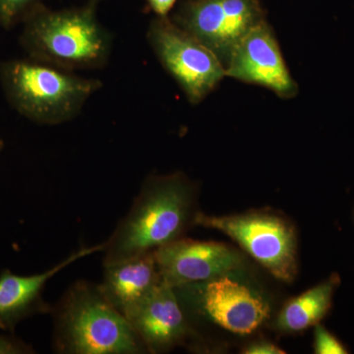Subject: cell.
<instances>
[{"label":"cell","instance_id":"cell-1","mask_svg":"<svg viewBox=\"0 0 354 354\" xmlns=\"http://www.w3.org/2000/svg\"><path fill=\"white\" fill-rule=\"evenodd\" d=\"M193 187L181 174L147 179L132 207L106 241L102 265L155 252L194 225Z\"/></svg>","mask_w":354,"mask_h":354},{"label":"cell","instance_id":"cell-2","mask_svg":"<svg viewBox=\"0 0 354 354\" xmlns=\"http://www.w3.org/2000/svg\"><path fill=\"white\" fill-rule=\"evenodd\" d=\"M99 1L88 0L85 6L62 10L37 7L23 21L19 38L28 57L70 71L106 66L113 35L97 19Z\"/></svg>","mask_w":354,"mask_h":354},{"label":"cell","instance_id":"cell-3","mask_svg":"<svg viewBox=\"0 0 354 354\" xmlns=\"http://www.w3.org/2000/svg\"><path fill=\"white\" fill-rule=\"evenodd\" d=\"M51 313L55 353H148L131 324L109 304L99 285L84 279L75 281Z\"/></svg>","mask_w":354,"mask_h":354},{"label":"cell","instance_id":"cell-4","mask_svg":"<svg viewBox=\"0 0 354 354\" xmlns=\"http://www.w3.org/2000/svg\"><path fill=\"white\" fill-rule=\"evenodd\" d=\"M0 85L11 108L41 125L73 120L102 87L99 79L85 78L30 57L1 62Z\"/></svg>","mask_w":354,"mask_h":354},{"label":"cell","instance_id":"cell-5","mask_svg":"<svg viewBox=\"0 0 354 354\" xmlns=\"http://www.w3.org/2000/svg\"><path fill=\"white\" fill-rule=\"evenodd\" d=\"M147 39L158 62L192 104L206 99L227 77L215 53L169 16L151 21Z\"/></svg>","mask_w":354,"mask_h":354},{"label":"cell","instance_id":"cell-6","mask_svg":"<svg viewBox=\"0 0 354 354\" xmlns=\"http://www.w3.org/2000/svg\"><path fill=\"white\" fill-rule=\"evenodd\" d=\"M194 225L227 234L279 281L291 283L295 279L297 239L283 218L265 213L223 216L197 213Z\"/></svg>","mask_w":354,"mask_h":354},{"label":"cell","instance_id":"cell-7","mask_svg":"<svg viewBox=\"0 0 354 354\" xmlns=\"http://www.w3.org/2000/svg\"><path fill=\"white\" fill-rule=\"evenodd\" d=\"M171 19L227 66L237 44L266 20L260 0H183Z\"/></svg>","mask_w":354,"mask_h":354},{"label":"cell","instance_id":"cell-8","mask_svg":"<svg viewBox=\"0 0 354 354\" xmlns=\"http://www.w3.org/2000/svg\"><path fill=\"white\" fill-rule=\"evenodd\" d=\"M174 288L190 295L205 316L234 334H251L270 316V306L264 298L230 274Z\"/></svg>","mask_w":354,"mask_h":354},{"label":"cell","instance_id":"cell-9","mask_svg":"<svg viewBox=\"0 0 354 354\" xmlns=\"http://www.w3.org/2000/svg\"><path fill=\"white\" fill-rule=\"evenodd\" d=\"M225 75L269 88L281 99H291L298 93L297 84L266 20L256 25L237 44L225 66Z\"/></svg>","mask_w":354,"mask_h":354},{"label":"cell","instance_id":"cell-10","mask_svg":"<svg viewBox=\"0 0 354 354\" xmlns=\"http://www.w3.org/2000/svg\"><path fill=\"white\" fill-rule=\"evenodd\" d=\"M160 278L171 288L205 283L241 267V255L216 242L177 239L156 250Z\"/></svg>","mask_w":354,"mask_h":354},{"label":"cell","instance_id":"cell-11","mask_svg":"<svg viewBox=\"0 0 354 354\" xmlns=\"http://www.w3.org/2000/svg\"><path fill=\"white\" fill-rule=\"evenodd\" d=\"M106 242L82 247L48 271L32 276H18L9 270L0 272V329L14 333L21 321L39 314L51 313L53 307L44 300L43 293L51 278L76 261L102 252Z\"/></svg>","mask_w":354,"mask_h":354},{"label":"cell","instance_id":"cell-12","mask_svg":"<svg viewBox=\"0 0 354 354\" xmlns=\"http://www.w3.org/2000/svg\"><path fill=\"white\" fill-rule=\"evenodd\" d=\"M127 320L148 353L169 351L189 335L187 319L176 290L162 281L133 310Z\"/></svg>","mask_w":354,"mask_h":354},{"label":"cell","instance_id":"cell-13","mask_svg":"<svg viewBox=\"0 0 354 354\" xmlns=\"http://www.w3.org/2000/svg\"><path fill=\"white\" fill-rule=\"evenodd\" d=\"M162 281L153 252L104 266L99 286L102 295L125 318Z\"/></svg>","mask_w":354,"mask_h":354},{"label":"cell","instance_id":"cell-14","mask_svg":"<svg viewBox=\"0 0 354 354\" xmlns=\"http://www.w3.org/2000/svg\"><path fill=\"white\" fill-rule=\"evenodd\" d=\"M339 285V276L332 274L327 281L290 300L279 313V329L300 332L320 324L332 308L333 297Z\"/></svg>","mask_w":354,"mask_h":354},{"label":"cell","instance_id":"cell-15","mask_svg":"<svg viewBox=\"0 0 354 354\" xmlns=\"http://www.w3.org/2000/svg\"><path fill=\"white\" fill-rule=\"evenodd\" d=\"M43 0H0V27L11 30L22 24Z\"/></svg>","mask_w":354,"mask_h":354},{"label":"cell","instance_id":"cell-16","mask_svg":"<svg viewBox=\"0 0 354 354\" xmlns=\"http://www.w3.org/2000/svg\"><path fill=\"white\" fill-rule=\"evenodd\" d=\"M314 351L317 354L348 353V348L320 324H317L314 330Z\"/></svg>","mask_w":354,"mask_h":354},{"label":"cell","instance_id":"cell-17","mask_svg":"<svg viewBox=\"0 0 354 354\" xmlns=\"http://www.w3.org/2000/svg\"><path fill=\"white\" fill-rule=\"evenodd\" d=\"M35 353L34 348L13 335H0V354Z\"/></svg>","mask_w":354,"mask_h":354},{"label":"cell","instance_id":"cell-18","mask_svg":"<svg viewBox=\"0 0 354 354\" xmlns=\"http://www.w3.org/2000/svg\"><path fill=\"white\" fill-rule=\"evenodd\" d=\"M176 1L177 0H147V4L157 17H167Z\"/></svg>","mask_w":354,"mask_h":354},{"label":"cell","instance_id":"cell-19","mask_svg":"<svg viewBox=\"0 0 354 354\" xmlns=\"http://www.w3.org/2000/svg\"><path fill=\"white\" fill-rule=\"evenodd\" d=\"M245 354H283L285 351L270 342H258L249 346L244 351Z\"/></svg>","mask_w":354,"mask_h":354},{"label":"cell","instance_id":"cell-20","mask_svg":"<svg viewBox=\"0 0 354 354\" xmlns=\"http://www.w3.org/2000/svg\"><path fill=\"white\" fill-rule=\"evenodd\" d=\"M4 149V142L3 140L0 139V156H1L2 151Z\"/></svg>","mask_w":354,"mask_h":354}]
</instances>
